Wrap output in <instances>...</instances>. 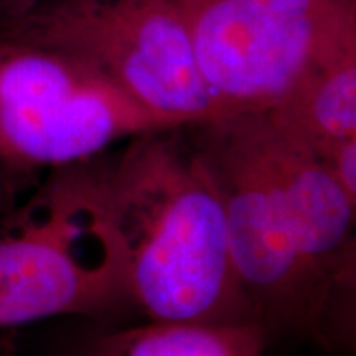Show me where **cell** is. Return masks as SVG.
Returning <instances> with one entry per match:
<instances>
[{"mask_svg": "<svg viewBox=\"0 0 356 356\" xmlns=\"http://www.w3.org/2000/svg\"><path fill=\"white\" fill-rule=\"evenodd\" d=\"M320 159L356 137V8L328 32L296 84L266 113Z\"/></svg>", "mask_w": 356, "mask_h": 356, "instance_id": "7", "label": "cell"}, {"mask_svg": "<svg viewBox=\"0 0 356 356\" xmlns=\"http://www.w3.org/2000/svg\"><path fill=\"white\" fill-rule=\"evenodd\" d=\"M270 338L257 322L149 320L89 338L70 356H262Z\"/></svg>", "mask_w": 356, "mask_h": 356, "instance_id": "8", "label": "cell"}, {"mask_svg": "<svg viewBox=\"0 0 356 356\" xmlns=\"http://www.w3.org/2000/svg\"><path fill=\"white\" fill-rule=\"evenodd\" d=\"M320 162L350 202L356 204V137L338 142L320 157Z\"/></svg>", "mask_w": 356, "mask_h": 356, "instance_id": "9", "label": "cell"}, {"mask_svg": "<svg viewBox=\"0 0 356 356\" xmlns=\"http://www.w3.org/2000/svg\"><path fill=\"white\" fill-rule=\"evenodd\" d=\"M47 173L0 220V330L132 309L88 160Z\"/></svg>", "mask_w": 356, "mask_h": 356, "instance_id": "3", "label": "cell"}, {"mask_svg": "<svg viewBox=\"0 0 356 356\" xmlns=\"http://www.w3.org/2000/svg\"><path fill=\"white\" fill-rule=\"evenodd\" d=\"M184 129L140 134L88 160L129 299L159 322L259 323L236 273L221 193Z\"/></svg>", "mask_w": 356, "mask_h": 356, "instance_id": "2", "label": "cell"}, {"mask_svg": "<svg viewBox=\"0 0 356 356\" xmlns=\"http://www.w3.org/2000/svg\"><path fill=\"white\" fill-rule=\"evenodd\" d=\"M163 129L184 127L74 56L0 37V160L20 178L86 162Z\"/></svg>", "mask_w": 356, "mask_h": 356, "instance_id": "5", "label": "cell"}, {"mask_svg": "<svg viewBox=\"0 0 356 356\" xmlns=\"http://www.w3.org/2000/svg\"><path fill=\"white\" fill-rule=\"evenodd\" d=\"M200 73L225 115L267 113L286 97L356 0H175Z\"/></svg>", "mask_w": 356, "mask_h": 356, "instance_id": "6", "label": "cell"}, {"mask_svg": "<svg viewBox=\"0 0 356 356\" xmlns=\"http://www.w3.org/2000/svg\"><path fill=\"white\" fill-rule=\"evenodd\" d=\"M20 177L15 175L6 163L0 160V220H3L13 210L17 203V188Z\"/></svg>", "mask_w": 356, "mask_h": 356, "instance_id": "10", "label": "cell"}, {"mask_svg": "<svg viewBox=\"0 0 356 356\" xmlns=\"http://www.w3.org/2000/svg\"><path fill=\"white\" fill-rule=\"evenodd\" d=\"M37 2L38 0H0V10L6 12V19L10 20L22 15Z\"/></svg>", "mask_w": 356, "mask_h": 356, "instance_id": "11", "label": "cell"}, {"mask_svg": "<svg viewBox=\"0 0 356 356\" xmlns=\"http://www.w3.org/2000/svg\"><path fill=\"white\" fill-rule=\"evenodd\" d=\"M0 356H6V350H3L2 341H0Z\"/></svg>", "mask_w": 356, "mask_h": 356, "instance_id": "12", "label": "cell"}, {"mask_svg": "<svg viewBox=\"0 0 356 356\" xmlns=\"http://www.w3.org/2000/svg\"><path fill=\"white\" fill-rule=\"evenodd\" d=\"M0 37L74 56L178 127L225 115L175 0H38Z\"/></svg>", "mask_w": 356, "mask_h": 356, "instance_id": "4", "label": "cell"}, {"mask_svg": "<svg viewBox=\"0 0 356 356\" xmlns=\"http://www.w3.org/2000/svg\"><path fill=\"white\" fill-rule=\"evenodd\" d=\"M225 207L236 273L270 337L356 341V204L266 113L188 127Z\"/></svg>", "mask_w": 356, "mask_h": 356, "instance_id": "1", "label": "cell"}]
</instances>
